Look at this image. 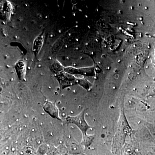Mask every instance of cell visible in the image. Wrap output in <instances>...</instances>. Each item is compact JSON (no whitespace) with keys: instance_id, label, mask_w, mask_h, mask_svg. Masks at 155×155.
Here are the masks:
<instances>
[{"instance_id":"3957f363","label":"cell","mask_w":155,"mask_h":155,"mask_svg":"<svg viewBox=\"0 0 155 155\" xmlns=\"http://www.w3.org/2000/svg\"><path fill=\"white\" fill-rule=\"evenodd\" d=\"M43 36H39L35 39L33 45V50L35 53H38L41 48L43 43Z\"/></svg>"},{"instance_id":"7a4b0ae2","label":"cell","mask_w":155,"mask_h":155,"mask_svg":"<svg viewBox=\"0 0 155 155\" xmlns=\"http://www.w3.org/2000/svg\"><path fill=\"white\" fill-rule=\"evenodd\" d=\"M16 69L17 74L20 79L23 78L25 74V64L22 61H19L16 64Z\"/></svg>"},{"instance_id":"6da1fadb","label":"cell","mask_w":155,"mask_h":155,"mask_svg":"<svg viewBox=\"0 0 155 155\" xmlns=\"http://www.w3.org/2000/svg\"><path fill=\"white\" fill-rule=\"evenodd\" d=\"M85 113V110H84L78 116L74 117L68 116L66 120L68 123L75 124L81 130L83 134L82 143L85 147H88L91 144L94 139V137L87 134V130L91 127L89 126L85 120L84 118Z\"/></svg>"}]
</instances>
